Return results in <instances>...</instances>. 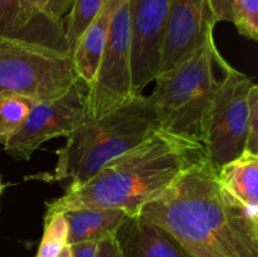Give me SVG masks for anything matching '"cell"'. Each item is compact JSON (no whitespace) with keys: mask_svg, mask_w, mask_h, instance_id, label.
Masks as SVG:
<instances>
[{"mask_svg":"<svg viewBox=\"0 0 258 257\" xmlns=\"http://www.w3.org/2000/svg\"><path fill=\"white\" fill-rule=\"evenodd\" d=\"M136 216L161 227L190 257H258V212L222 188L206 156Z\"/></svg>","mask_w":258,"mask_h":257,"instance_id":"6da1fadb","label":"cell"},{"mask_svg":"<svg viewBox=\"0 0 258 257\" xmlns=\"http://www.w3.org/2000/svg\"><path fill=\"white\" fill-rule=\"evenodd\" d=\"M204 156L202 144L158 130L127 153L108 161L85 184L67 188L62 197L45 203V213L101 207L136 216Z\"/></svg>","mask_w":258,"mask_h":257,"instance_id":"7a4b0ae2","label":"cell"},{"mask_svg":"<svg viewBox=\"0 0 258 257\" xmlns=\"http://www.w3.org/2000/svg\"><path fill=\"white\" fill-rule=\"evenodd\" d=\"M158 130L150 97L138 95L102 117L81 123L55 151L58 160L54 171L34 178L48 183L68 180L67 188H77L108 161L127 153Z\"/></svg>","mask_w":258,"mask_h":257,"instance_id":"3957f363","label":"cell"},{"mask_svg":"<svg viewBox=\"0 0 258 257\" xmlns=\"http://www.w3.org/2000/svg\"><path fill=\"white\" fill-rule=\"evenodd\" d=\"M218 52L211 35L180 62L158 73L149 97L159 130L202 144L207 113L218 85L214 71Z\"/></svg>","mask_w":258,"mask_h":257,"instance_id":"277c9868","label":"cell"},{"mask_svg":"<svg viewBox=\"0 0 258 257\" xmlns=\"http://www.w3.org/2000/svg\"><path fill=\"white\" fill-rule=\"evenodd\" d=\"M77 80L66 48L0 35V92L44 101L63 95Z\"/></svg>","mask_w":258,"mask_h":257,"instance_id":"5b68a950","label":"cell"},{"mask_svg":"<svg viewBox=\"0 0 258 257\" xmlns=\"http://www.w3.org/2000/svg\"><path fill=\"white\" fill-rule=\"evenodd\" d=\"M216 66L221 70L222 77L207 113L202 145L209 163L219 169L238 158L246 149L249 95L256 82L229 65L219 52Z\"/></svg>","mask_w":258,"mask_h":257,"instance_id":"8992f818","label":"cell"},{"mask_svg":"<svg viewBox=\"0 0 258 257\" xmlns=\"http://www.w3.org/2000/svg\"><path fill=\"white\" fill-rule=\"evenodd\" d=\"M135 97L130 66V0H113L102 57L87 87L86 120L105 116Z\"/></svg>","mask_w":258,"mask_h":257,"instance_id":"52a82bcc","label":"cell"},{"mask_svg":"<svg viewBox=\"0 0 258 257\" xmlns=\"http://www.w3.org/2000/svg\"><path fill=\"white\" fill-rule=\"evenodd\" d=\"M87 85L78 78L63 95L35 101L24 123L4 144V150L17 160H29L44 143L67 138L86 121Z\"/></svg>","mask_w":258,"mask_h":257,"instance_id":"ba28073f","label":"cell"},{"mask_svg":"<svg viewBox=\"0 0 258 257\" xmlns=\"http://www.w3.org/2000/svg\"><path fill=\"white\" fill-rule=\"evenodd\" d=\"M170 0H130V66L134 95H143L160 70Z\"/></svg>","mask_w":258,"mask_h":257,"instance_id":"9c48e42d","label":"cell"},{"mask_svg":"<svg viewBox=\"0 0 258 257\" xmlns=\"http://www.w3.org/2000/svg\"><path fill=\"white\" fill-rule=\"evenodd\" d=\"M217 23L211 0H170L159 73L201 47Z\"/></svg>","mask_w":258,"mask_h":257,"instance_id":"30bf717a","label":"cell"},{"mask_svg":"<svg viewBox=\"0 0 258 257\" xmlns=\"http://www.w3.org/2000/svg\"><path fill=\"white\" fill-rule=\"evenodd\" d=\"M123 257H190L161 227L130 216L115 234Z\"/></svg>","mask_w":258,"mask_h":257,"instance_id":"8fae6325","label":"cell"},{"mask_svg":"<svg viewBox=\"0 0 258 257\" xmlns=\"http://www.w3.org/2000/svg\"><path fill=\"white\" fill-rule=\"evenodd\" d=\"M68 222V244L78 242H100L115 236L130 217L125 211L101 207H78L63 212Z\"/></svg>","mask_w":258,"mask_h":257,"instance_id":"7c38bea8","label":"cell"},{"mask_svg":"<svg viewBox=\"0 0 258 257\" xmlns=\"http://www.w3.org/2000/svg\"><path fill=\"white\" fill-rule=\"evenodd\" d=\"M112 8L113 0H106L101 12L81 35L72 52V62L76 75L87 85V87L92 83L102 57Z\"/></svg>","mask_w":258,"mask_h":257,"instance_id":"4fadbf2b","label":"cell"},{"mask_svg":"<svg viewBox=\"0 0 258 257\" xmlns=\"http://www.w3.org/2000/svg\"><path fill=\"white\" fill-rule=\"evenodd\" d=\"M217 179L239 203L258 212V155L244 150L238 158L217 169Z\"/></svg>","mask_w":258,"mask_h":257,"instance_id":"5bb4252c","label":"cell"},{"mask_svg":"<svg viewBox=\"0 0 258 257\" xmlns=\"http://www.w3.org/2000/svg\"><path fill=\"white\" fill-rule=\"evenodd\" d=\"M35 100L15 93L0 92V144L4 145L24 123Z\"/></svg>","mask_w":258,"mask_h":257,"instance_id":"9a60e30c","label":"cell"},{"mask_svg":"<svg viewBox=\"0 0 258 257\" xmlns=\"http://www.w3.org/2000/svg\"><path fill=\"white\" fill-rule=\"evenodd\" d=\"M106 0H75L66 15L64 43L66 49L72 54L76 44L88 25L93 22L105 5Z\"/></svg>","mask_w":258,"mask_h":257,"instance_id":"2e32d148","label":"cell"},{"mask_svg":"<svg viewBox=\"0 0 258 257\" xmlns=\"http://www.w3.org/2000/svg\"><path fill=\"white\" fill-rule=\"evenodd\" d=\"M68 244V222L63 212L44 216V231L37 257H58Z\"/></svg>","mask_w":258,"mask_h":257,"instance_id":"e0dca14e","label":"cell"},{"mask_svg":"<svg viewBox=\"0 0 258 257\" xmlns=\"http://www.w3.org/2000/svg\"><path fill=\"white\" fill-rule=\"evenodd\" d=\"M231 22L242 37L258 40V0H234Z\"/></svg>","mask_w":258,"mask_h":257,"instance_id":"ac0fdd59","label":"cell"},{"mask_svg":"<svg viewBox=\"0 0 258 257\" xmlns=\"http://www.w3.org/2000/svg\"><path fill=\"white\" fill-rule=\"evenodd\" d=\"M19 0H0V35L24 38L18 27Z\"/></svg>","mask_w":258,"mask_h":257,"instance_id":"d6986e66","label":"cell"},{"mask_svg":"<svg viewBox=\"0 0 258 257\" xmlns=\"http://www.w3.org/2000/svg\"><path fill=\"white\" fill-rule=\"evenodd\" d=\"M252 154L258 155V86L254 85L249 95V118L248 135H247L246 149Z\"/></svg>","mask_w":258,"mask_h":257,"instance_id":"ffe728a7","label":"cell"},{"mask_svg":"<svg viewBox=\"0 0 258 257\" xmlns=\"http://www.w3.org/2000/svg\"><path fill=\"white\" fill-rule=\"evenodd\" d=\"M45 0H19L18 27L20 33H24L33 23L42 17V9Z\"/></svg>","mask_w":258,"mask_h":257,"instance_id":"44dd1931","label":"cell"},{"mask_svg":"<svg viewBox=\"0 0 258 257\" xmlns=\"http://www.w3.org/2000/svg\"><path fill=\"white\" fill-rule=\"evenodd\" d=\"M75 0H45L42 9L43 19L50 24H60L63 18L68 14Z\"/></svg>","mask_w":258,"mask_h":257,"instance_id":"7402d4cb","label":"cell"},{"mask_svg":"<svg viewBox=\"0 0 258 257\" xmlns=\"http://www.w3.org/2000/svg\"><path fill=\"white\" fill-rule=\"evenodd\" d=\"M97 257H123L120 244L115 236L107 237L98 242Z\"/></svg>","mask_w":258,"mask_h":257,"instance_id":"603a6c76","label":"cell"},{"mask_svg":"<svg viewBox=\"0 0 258 257\" xmlns=\"http://www.w3.org/2000/svg\"><path fill=\"white\" fill-rule=\"evenodd\" d=\"M72 257H97L98 242L86 241L70 244Z\"/></svg>","mask_w":258,"mask_h":257,"instance_id":"cb8c5ba5","label":"cell"},{"mask_svg":"<svg viewBox=\"0 0 258 257\" xmlns=\"http://www.w3.org/2000/svg\"><path fill=\"white\" fill-rule=\"evenodd\" d=\"M234 0H211L217 22H231Z\"/></svg>","mask_w":258,"mask_h":257,"instance_id":"d4e9b609","label":"cell"},{"mask_svg":"<svg viewBox=\"0 0 258 257\" xmlns=\"http://www.w3.org/2000/svg\"><path fill=\"white\" fill-rule=\"evenodd\" d=\"M58 257H72V254H71L70 244H67V246H66L64 248L62 249V252H60L59 256H58Z\"/></svg>","mask_w":258,"mask_h":257,"instance_id":"484cf974","label":"cell"},{"mask_svg":"<svg viewBox=\"0 0 258 257\" xmlns=\"http://www.w3.org/2000/svg\"><path fill=\"white\" fill-rule=\"evenodd\" d=\"M3 189H4V184H3L2 178H0V196H2V193H3Z\"/></svg>","mask_w":258,"mask_h":257,"instance_id":"4316f807","label":"cell"}]
</instances>
